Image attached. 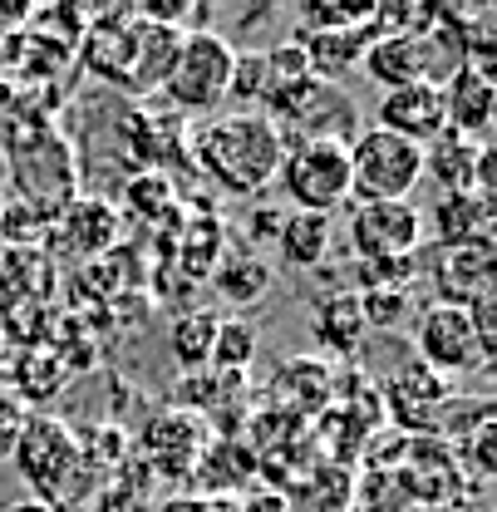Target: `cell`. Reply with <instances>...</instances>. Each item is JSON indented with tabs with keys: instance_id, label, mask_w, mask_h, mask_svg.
Here are the masks:
<instances>
[{
	"instance_id": "cell-1",
	"label": "cell",
	"mask_w": 497,
	"mask_h": 512,
	"mask_svg": "<svg viewBox=\"0 0 497 512\" xmlns=\"http://www.w3.org/2000/svg\"><path fill=\"white\" fill-rule=\"evenodd\" d=\"M10 463L30 483L35 503H45L50 512H89V503L104 493V478H109L84 458L79 434L55 414H30L25 419Z\"/></svg>"
},
{
	"instance_id": "cell-2",
	"label": "cell",
	"mask_w": 497,
	"mask_h": 512,
	"mask_svg": "<svg viewBox=\"0 0 497 512\" xmlns=\"http://www.w3.org/2000/svg\"><path fill=\"white\" fill-rule=\"evenodd\" d=\"M286 138L266 114H217L192 133V158L197 168L232 197H261L276 183Z\"/></svg>"
},
{
	"instance_id": "cell-3",
	"label": "cell",
	"mask_w": 497,
	"mask_h": 512,
	"mask_svg": "<svg viewBox=\"0 0 497 512\" xmlns=\"http://www.w3.org/2000/svg\"><path fill=\"white\" fill-rule=\"evenodd\" d=\"M276 183L286 197V212L330 217L350 202V143L330 138H296L281 153Z\"/></svg>"
},
{
	"instance_id": "cell-4",
	"label": "cell",
	"mask_w": 497,
	"mask_h": 512,
	"mask_svg": "<svg viewBox=\"0 0 497 512\" xmlns=\"http://www.w3.org/2000/svg\"><path fill=\"white\" fill-rule=\"evenodd\" d=\"M424 183V148L384 133L360 128L350 138V197L360 202H414V188Z\"/></svg>"
},
{
	"instance_id": "cell-5",
	"label": "cell",
	"mask_w": 497,
	"mask_h": 512,
	"mask_svg": "<svg viewBox=\"0 0 497 512\" xmlns=\"http://www.w3.org/2000/svg\"><path fill=\"white\" fill-rule=\"evenodd\" d=\"M232 64H237L232 40H222L217 30L202 25V30L183 35L178 60H173V69H168V79H163L158 94L173 109H183V114H217L222 99H227V89H232Z\"/></svg>"
},
{
	"instance_id": "cell-6",
	"label": "cell",
	"mask_w": 497,
	"mask_h": 512,
	"mask_svg": "<svg viewBox=\"0 0 497 512\" xmlns=\"http://www.w3.org/2000/svg\"><path fill=\"white\" fill-rule=\"evenodd\" d=\"M414 350H419V365L434 370V375H478L488 370V355L478 345V330L473 316L463 306H443L429 301L414 311Z\"/></svg>"
},
{
	"instance_id": "cell-7",
	"label": "cell",
	"mask_w": 497,
	"mask_h": 512,
	"mask_svg": "<svg viewBox=\"0 0 497 512\" xmlns=\"http://www.w3.org/2000/svg\"><path fill=\"white\" fill-rule=\"evenodd\" d=\"M424 242L419 202H355L350 207V252L355 261H399Z\"/></svg>"
},
{
	"instance_id": "cell-8",
	"label": "cell",
	"mask_w": 497,
	"mask_h": 512,
	"mask_svg": "<svg viewBox=\"0 0 497 512\" xmlns=\"http://www.w3.org/2000/svg\"><path fill=\"white\" fill-rule=\"evenodd\" d=\"M434 301H443V306H463V311H473L478 301H493V242L438 247Z\"/></svg>"
},
{
	"instance_id": "cell-9",
	"label": "cell",
	"mask_w": 497,
	"mask_h": 512,
	"mask_svg": "<svg viewBox=\"0 0 497 512\" xmlns=\"http://www.w3.org/2000/svg\"><path fill=\"white\" fill-rule=\"evenodd\" d=\"M438 94H443V124H448V133H458L468 143H488V128H493V114H497V79L488 69L463 64V69H453L438 84Z\"/></svg>"
},
{
	"instance_id": "cell-10",
	"label": "cell",
	"mask_w": 497,
	"mask_h": 512,
	"mask_svg": "<svg viewBox=\"0 0 497 512\" xmlns=\"http://www.w3.org/2000/svg\"><path fill=\"white\" fill-rule=\"evenodd\" d=\"M202 448H207V424H202L197 414L168 409V414H158V419L148 424V434L138 439V458H143L158 478H187V473L197 468Z\"/></svg>"
},
{
	"instance_id": "cell-11",
	"label": "cell",
	"mask_w": 497,
	"mask_h": 512,
	"mask_svg": "<svg viewBox=\"0 0 497 512\" xmlns=\"http://www.w3.org/2000/svg\"><path fill=\"white\" fill-rule=\"evenodd\" d=\"M488 143H468L458 133H443L424 148V178L438 192H488L493 197V163Z\"/></svg>"
},
{
	"instance_id": "cell-12",
	"label": "cell",
	"mask_w": 497,
	"mask_h": 512,
	"mask_svg": "<svg viewBox=\"0 0 497 512\" xmlns=\"http://www.w3.org/2000/svg\"><path fill=\"white\" fill-rule=\"evenodd\" d=\"M374 128L399 133V138H409V143L429 148L434 138H443V133H448V124H443V94H438V84H404V89H389V94L379 99Z\"/></svg>"
},
{
	"instance_id": "cell-13",
	"label": "cell",
	"mask_w": 497,
	"mask_h": 512,
	"mask_svg": "<svg viewBox=\"0 0 497 512\" xmlns=\"http://www.w3.org/2000/svg\"><path fill=\"white\" fill-rule=\"evenodd\" d=\"M384 394H389V409H394V419L404 429H434L443 419V409H448V380L424 370L419 360L404 375H394L384 384Z\"/></svg>"
},
{
	"instance_id": "cell-14",
	"label": "cell",
	"mask_w": 497,
	"mask_h": 512,
	"mask_svg": "<svg viewBox=\"0 0 497 512\" xmlns=\"http://www.w3.org/2000/svg\"><path fill=\"white\" fill-rule=\"evenodd\" d=\"M424 227H434L438 247L493 242V197L488 192H443L434 212L424 217Z\"/></svg>"
},
{
	"instance_id": "cell-15",
	"label": "cell",
	"mask_w": 497,
	"mask_h": 512,
	"mask_svg": "<svg viewBox=\"0 0 497 512\" xmlns=\"http://www.w3.org/2000/svg\"><path fill=\"white\" fill-rule=\"evenodd\" d=\"M311 335L315 345L325 350V355H355L360 345H365V316H360V296L350 291V286H335V291H325L320 301L311 306Z\"/></svg>"
},
{
	"instance_id": "cell-16",
	"label": "cell",
	"mask_w": 497,
	"mask_h": 512,
	"mask_svg": "<svg viewBox=\"0 0 497 512\" xmlns=\"http://www.w3.org/2000/svg\"><path fill=\"white\" fill-rule=\"evenodd\" d=\"M301 55H306V69L320 84H335L345 74H355L365 64V50L374 45V25H360V30H330V35H296Z\"/></svg>"
},
{
	"instance_id": "cell-17",
	"label": "cell",
	"mask_w": 497,
	"mask_h": 512,
	"mask_svg": "<svg viewBox=\"0 0 497 512\" xmlns=\"http://www.w3.org/2000/svg\"><path fill=\"white\" fill-rule=\"evenodd\" d=\"M5 384H10V394H15V399L30 409V404H45V399H55L64 384H69V370H64V360L55 355V345L35 340V345L15 350V360L5 365Z\"/></svg>"
},
{
	"instance_id": "cell-18",
	"label": "cell",
	"mask_w": 497,
	"mask_h": 512,
	"mask_svg": "<svg viewBox=\"0 0 497 512\" xmlns=\"http://www.w3.org/2000/svg\"><path fill=\"white\" fill-rule=\"evenodd\" d=\"M178 45H183L178 30H163V25L138 20V45H133V64H128V84H124L128 94H158L163 79H168V69H173V60H178Z\"/></svg>"
},
{
	"instance_id": "cell-19",
	"label": "cell",
	"mask_w": 497,
	"mask_h": 512,
	"mask_svg": "<svg viewBox=\"0 0 497 512\" xmlns=\"http://www.w3.org/2000/svg\"><path fill=\"white\" fill-rule=\"evenodd\" d=\"M60 237H74L79 256H99L114 247L119 237V207H109L104 197H79L60 212Z\"/></svg>"
},
{
	"instance_id": "cell-20",
	"label": "cell",
	"mask_w": 497,
	"mask_h": 512,
	"mask_svg": "<svg viewBox=\"0 0 497 512\" xmlns=\"http://www.w3.org/2000/svg\"><path fill=\"white\" fill-rule=\"evenodd\" d=\"M276 252L291 271H315L330 256V217L311 212H286L281 232H276Z\"/></svg>"
},
{
	"instance_id": "cell-21",
	"label": "cell",
	"mask_w": 497,
	"mask_h": 512,
	"mask_svg": "<svg viewBox=\"0 0 497 512\" xmlns=\"http://www.w3.org/2000/svg\"><path fill=\"white\" fill-rule=\"evenodd\" d=\"M212 286L222 291V301H232L237 311H247V306H256L271 291V266L256 252H232L212 266Z\"/></svg>"
},
{
	"instance_id": "cell-22",
	"label": "cell",
	"mask_w": 497,
	"mask_h": 512,
	"mask_svg": "<svg viewBox=\"0 0 497 512\" xmlns=\"http://www.w3.org/2000/svg\"><path fill=\"white\" fill-rule=\"evenodd\" d=\"M217 325H222V316H217V311H202V306L183 311V316L168 325V350H173V360L183 365L187 375L207 370V360H212V340H217Z\"/></svg>"
},
{
	"instance_id": "cell-23",
	"label": "cell",
	"mask_w": 497,
	"mask_h": 512,
	"mask_svg": "<svg viewBox=\"0 0 497 512\" xmlns=\"http://www.w3.org/2000/svg\"><path fill=\"white\" fill-rule=\"evenodd\" d=\"M251 360H256V325L242 316H222L207 370H212V375H242Z\"/></svg>"
},
{
	"instance_id": "cell-24",
	"label": "cell",
	"mask_w": 497,
	"mask_h": 512,
	"mask_svg": "<svg viewBox=\"0 0 497 512\" xmlns=\"http://www.w3.org/2000/svg\"><path fill=\"white\" fill-rule=\"evenodd\" d=\"M271 89H276V69H271V60H266V50H247V55H237L227 99H237V104H242V114H261V104L271 99Z\"/></svg>"
},
{
	"instance_id": "cell-25",
	"label": "cell",
	"mask_w": 497,
	"mask_h": 512,
	"mask_svg": "<svg viewBox=\"0 0 497 512\" xmlns=\"http://www.w3.org/2000/svg\"><path fill=\"white\" fill-rule=\"evenodd\" d=\"M414 311H419L414 291H399V286H389V291H360V316H365V330L389 335V330H399Z\"/></svg>"
},
{
	"instance_id": "cell-26",
	"label": "cell",
	"mask_w": 497,
	"mask_h": 512,
	"mask_svg": "<svg viewBox=\"0 0 497 512\" xmlns=\"http://www.w3.org/2000/svg\"><path fill=\"white\" fill-rule=\"evenodd\" d=\"M374 20L370 0H355V5H325V0H311L301 5V25L306 35H330V30H360Z\"/></svg>"
},
{
	"instance_id": "cell-27",
	"label": "cell",
	"mask_w": 497,
	"mask_h": 512,
	"mask_svg": "<svg viewBox=\"0 0 497 512\" xmlns=\"http://www.w3.org/2000/svg\"><path fill=\"white\" fill-rule=\"evenodd\" d=\"M25 419H30V409L10 394V384L0 380V463H10V453H15V439H20Z\"/></svg>"
},
{
	"instance_id": "cell-28",
	"label": "cell",
	"mask_w": 497,
	"mask_h": 512,
	"mask_svg": "<svg viewBox=\"0 0 497 512\" xmlns=\"http://www.w3.org/2000/svg\"><path fill=\"white\" fill-rule=\"evenodd\" d=\"M89 512H148V503L133 483H104V493L89 503Z\"/></svg>"
},
{
	"instance_id": "cell-29",
	"label": "cell",
	"mask_w": 497,
	"mask_h": 512,
	"mask_svg": "<svg viewBox=\"0 0 497 512\" xmlns=\"http://www.w3.org/2000/svg\"><path fill=\"white\" fill-rule=\"evenodd\" d=\"M281 222H286V207H256L247 217V237L251 242H276Z\"/></svg>"
},
{
	"instance_id": "cell-30",
	"label": "cell",
	"mask_w": 497,
	"mask_h": 512,
	"mask_svg": "<svg viewBox=\"0 0 497 512\" xmlns=\"http://www.w3.org/2000/svg\"><path fill=\"white\" fill-rule=\"evenodd\" d=\"M35 20V10L30 5H15V0H0V40H10L15 30H25Z\"/></svg>"
},
{
	"instance_id": "cell-31",
	"label": "cell",
	"mask_w": 497,
	"mask_h": 512,
	"mask_svg": "<svg viewBox=\"0 0 497 512\" xmlns=\"http://www.w3.org/2000/svg\"><path fill=\"white\" fill-rule=\"evenodd\" d=\"M10 178H15V168H10V153L0 148V192L10 188Z\"/></svg>"
},
{
	"instance_id": "cell-32",
	"label": "cell",
	"mask_w": 497,
	"mask_h": 512,
	"mask_svg": "<svg viewBox=\"0 0 497 512\" xmlns=\"http://www.w3.org/2000/svg\"><path fill=\"white\" fill-rule=\"evenodd\" d=\"M5 512H50L45 503H35V498H20V503H10Z\"/></svg>"
},
{
	"instance_id": "cell-33",
	"label": "cell",
	"mask_w": 497,
	"mask_h": 512,
	"mask_svg": "<svg viewBox=\"0 0 497 512\" xmlns=\"http://www.w3.org/2000/svg\"><path fill=\"white\" fill-rule=\"evenodd\" d=\"M10 99H15V89H10V79L0 74V109H10Z\"/></svg>"
},
{
	"instance_id": "cell-34",
	"label": "cell",
	"mask_w": 497,
	"mask_h": 512,
	"mask_svg": "<svg viewBox=\"0 0 497 512\" xmlns=\"http://www.w3.org/2000/svg\"><path fill=\"white\" fill-rule=\"evenodd\" d=\"M5 345H10V340H5V325H0V360H5Z\"/></svg>"
}]
</instances>
